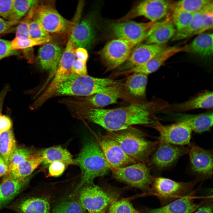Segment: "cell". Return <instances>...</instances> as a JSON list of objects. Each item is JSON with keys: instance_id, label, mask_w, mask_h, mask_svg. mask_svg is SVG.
<instances>
[{"instance_id": "cell-1", "label": "cell", "mask_w": 213, "mask_h": 213, "mask_svg": "<svg viewBox=\"0 0 213 213\" xmlns=\"http://www.w3.org/2000/svg\"><path fill=\"white\" fill-rule=\"evenodd\" d=\"M149 104L136 103L112 109L86 106L81 110L87 120L101 126L109 132L126 129L133 125L154 124Z\"/></svg>"}, {"instance_id": "cell-2", "label": "cell", "mask_w": 213, "mask_h": 213, "mask_svg": "<svg viewBox=\"0 0 213 213\" xmlns=\"http://www.w3.org/2000/svg\"><path fill=\"white\" fill-rule=\"evenodd\" d=\"M75 163L80 166L82 171L76 192L83 186L93 184L95 178L106 175L111 170L99 145L93 142L85 145Z\"/></svg>"}, {"instance_id": "cell-3", "label": "cell", "mask_w": 213, "mask_h": 213, "mask_svg": "<svg viewBox=\"0 0 213 213\" xmlns=\"http://www.w3.org/2000/svg\"><path fill=\"white\" fill-rule=\"evenodd\" d=\"M111 79L72 74L60 85L56 93L59 95L90 96L104 93L116 87Z\"/></svg>"}, {"instance_id": "cell-4", "label": "cell", "mask_w": 213, "mask_h": 213, "mask_svg": "<svg viewBox=\"0 0 213 213\" xmlns=\"http://www.w3.org/2000/svg\"><path fill=\"white\" fill-rule=\"evenodd\" d=\"M130 128L109 132L108 135L119 144L128 156L136 162L144 163L154 151L159 141L148 140L138 131Z\"/></svg>"}, {"instance_id": "cell-5", "label": "cell", "mask_w": 213, "mask_h": 213, "mask_svg": "<svg viewBox=\"0 0 213 213\" xmlns=\"http://www.w3.org/2000/svg\"><path fill=\"white\" fill-rule=\"evenodd\" d=\"M78 191V199L89 213H107L119 195L116 191L106 189L93 183L83 186Z\"/></svg>"}, {"instance_id": "cell-6", "label": "cell", "mask_w": 213, "mask_h": 213, "mask_svg": "<svg viewBox=\"0 0 213 213\" xmlns=\"http://www.w3.org/2000/svg\"><path fill=\"white\" fill-rule=\"evenodd\" d=\"M198 182L196 179L178 182L158 176L155 177L150 192L158 198L161 206H163L191 193Z\"/></svg>"}, {"instance_id": "cell-7", "label": "cell", "mask_w": 213, "mask_h": 213, "mask_svg": "<svg viewBox=\"0 0 213 213\" xmlns=\"http://www.w3.org/2000/svg\"><path fill=\"white\" fill-rule=\"evenodd\" d=\"M116 179L142 190L150 192L155 177L144 163L136 162L117 168L111 169Z\"/></svg>"}, {"instance_id": "cell-8", "label": "cell", "mask_w": 213, "mask_h": 213, "mask_svg": "<svg viewBox=\"0 0 213 213\" xmlns=\"http://www.w3.org/2000/svg\"><path fill=\"white\" fill-rule=\"evenodd\" d=\"M75 50L73 43L67 42L54 78L47 89L36 101L35 107L40 105L56 93L60 85L72 74V67L76 58Z\"/></svg>"}, {"instance_id": "cell-9", "label": "cell", "mask_w": 213, "mask_h": 213, "mask_svg": "<svg viewBox=\"0 0 213 213\" xmlns=\"http://www.w3.org/2000/svg\"><path fill=\"white\" fill-rule=\"evenodd\" d=\"M137 44L118 38L108 42L98 54L109 70L120 67L128 59Z\"/></svg>"}, {"instance_id": "cell-10", "label": "cell", "mask_w": 213, "mask_h": 213, "mask_svg": "<svg viewBox=\"0 0 213 213\" xmlns=\"http://www.w3.org/2000/svg\"><path fill=\"white\" fill-rule=\"evenodd\" d=\"M175 2L166 0H146L135 5L117 22H123L144 16L151 22H156L172 12Z\"/></svg>"}, {"instance_id": "cell-11", "label": "cell", "mask_w": 213, "mask_h": 213, "mask_svg": "<svg viewBox=\"0 0 213 213\" xmlns=\"http://www.w3.org/2000/svg\"><path fill=\"white\" fill-rule=\"evenodd\" d=\"M189 148L159 141L151 154L150 164L159 174L172 167L182 156L188 153Z\"/></svg>"}, {"instance_id": "cell-12", "label": "cell", "mask_w": 213, "mask_h": 213, "mask_svg": "<svg viewBox=\"0 0 213 213\" xmlns=\"http://www.w3.org/2000/svg\"><path fill=\"white\" fill-rule=\"evenodd\" d=\"M188 152L190 170L198 182L212 178L213 153L194 143L189 144Z\"/></svg>"}, {"instance_id": "cell-13", "label": "cell", "mask_w": 213, "mask_h": 213, "mask_svg": "<svg viewBox=\"0 0 213 213\" xmlns=\"http://www.w3.org/2000/svg\"><path fill=\"white\" fill-rule=\"evenodd\" d=\"M38 3L33 18L39 21L49 33H64L71 28L72 22L63 17L53 7Z\"/></svg>"}, {"instance_id": "cell-14", "label": "cell", "mask_w": 213, "mask_h": 213, "mask_svg": "<svg viewBox=\"0 0 213 213\" xmlns=\"http://www.w3.org/2000/svg\"><path fill=\"white\" fill-rule=\"evenodd\" d=\"M152 126L159 133V141L180 146L190 144L192 131L183 122L164 125L155 119Z\"/></svg>"}, {"instance_id": "cell-15", "label": "cell", "mask_w": 213, "mask_h": 213, "mask_svg": "<svg viewBox=\"0 0 213 213\" xmlns=\"http://www.w3.org/2000/svg\"><path fill=\"white\" fill-rule=\"evenodd\" d=\"M156 22L143 23L127 21L113 23L110 28L118 38L138 44L147 37Z\"/></svg>"}, {"instance_id": "cell-16", "label": "cell", "mask_w": 213, "mask_h": 213, "mask_svg": "<svg viewBox=\"0 0 213 213\" xmlns=\"http://www.w3.org/2000/svg\"><path fill=\"white\" fill-rule=\"evenodd\" d=\"M99 146L111 169L124 167L137 162L128 156L119 144L108 135L101 138Z\"/></svg>"}, {"instance_id": "cell-17", "label": "cell", "mask_w": 213, "mask_h": 213, "mask_svg": "<svg viewBox=\"0 0 213 213\" xmlns=\"http://www.w3.org/2000/svg\"><path fill=\"white\" fill-rule=\"evenodd\" d=\"M168 47L165 44H143L135 47L128 59L120 66L121 70H126L148 62Z\"/></svg>"}, {"instance_id": "cell-18", "label": "cell", "mask_w": 213, "mask_h": 213, "mask_svg": "<svg viewBox=\"0 0 213 213\" xmlns=\"http://www.w3.org/2000/svg\"><path fill=\"white\" fill-rule=\"evenodd\" d=\"M7 207L16 213H51L49 199L45 197L25 196Z\"/></svg>"}, {"instance_id": "cell-19", "label": "cell", "mask_w": 213, "mask_h": 213, "mask_svg": "<svg viewBox=\"0 0 213 213\" xmlns=\"http://www.w3.org/2000/svg\"><path fill=\"white\" fill-rule=\"evenodd\" d=\"M198 189L187 196L177 199L160 208L147 209L146 213H193L201 204L203 200L199 203L195 202L197 198Z\"/></svg>"}, {"instance_id": "cell-20", "label": "cell", "mask_w": 213, "mask_h": 213, "mask_svg": "<svg viewBox=\"0 0 213 213\" xmlns=\"http://www.w3.org/2000/svg\"><path fill=\"white\" fill-rule=\"evenodd\" d=\"M31 177L23 179L13 178L7 173L0 183V210L9 204L28 184Z\"/></svg>"}, {"instance_id": "cell-21", "label": "cell", "mask_w": 213, "mask_h": 213, "mask_svg": "<svg viewBox=\"0 0 213 213\" xmlns=\"http://www.w3.org/2000/svg\"><path fill=\"white\" fill-rule=\"evenodd\" d=\"M69 38L76 48L86 49L90 46L95 37L93 23L90 19L85 18L75 25H71Z\"/></svg>"}, {"instance_id": "cell-22", "label": "cell", "mask_w": 213, "mask_h": 213, "mask_svg": "<svg viewBox=\"0 0 213 213\" xmlns=\"http://www.w3.org/2000/svg\"><path fill=\"white\" fill-rule=\"evenodd\" d=\"M185 46L182 47H168L146 62L124 70L122 73H141L146 75L157 70L170 58L175 54L183 51Z\"/></svg>"}, {"instance_id": "cell-23", "label": "cell", "mask_w": 213, "mask_h": 213, "mask_svg": "<svg viewBox=\"0 0 213 213\" xmlns=\"http://www.w3.org/2000/svg\"><path fill=\"white\" fill-rule=\"evenodd\" d=\"M162 22H156L144 40L146 44L164 45L174 35L176 30L170 13Z\"/></svg>"}, {"instance_id": "cell-24", "label": "cell", "mask_w": 213, "mask_h": 213, "mask_svg": "<svg viewBox=\"0 0 213 213\" xmlns=\"http://www.w3.org/2000/svg\"><path fill=\"white\" fill-rule=\"evenodd\" d=\"M43 45L38 51L39 64L43 69L51 71L53 75L61 57L62 50L59 46L53 43H49Z\"/></svg>"}, {"instance_id": "cell-25", "label": "cell", "mask_w": 213, "mask_h": 213, "mask_svg": "<svg viewBox=\"0 0 213 213\" xmlns=\"http://www.w3.org/2000/svg\"><path fill=\"white\" fill-rule=\"evenodd\" d=\"M175 118L177 121L185 122L192 131L198 133L209 131L213 125L212 112L197 114H178Z\"/></svg>"}, {"instance_id": "cell-26", "label": "cell", "mask_w": 213, "mask_h": 213, "mask_svg": "<svg viewBox=\"0 0 213 213\" xmlns=\"http://www.w3.org/2000/svg\"><path fill=\"white\" fill-rule=\"evenodd\" d=\"M43 160L41 153L33 154L17 164L9 165L8 173L15 178L24 179L30 176Z\"/></svg>"}, {"instance_id": "cell-27", "label": "cell", "mask_w": 213, "mask_h": 213, "mask_svg": "<svg viewBox=\"0 0 213 213\" xmlns=\"http://www.w3.org/2000/svg\"><path fill=\"white\" fill-rule=\"evenodd\" d=\"M183 51L197 54L203 58L210 56L213 53V34H199L190 43L185 46Z\"/></svg>"}, {"instance_id": "cell-28", "label": "cell", "mask_w": 213, "mask_h": 213, "mask_svg": "<svg viewBox=\"0 0 213 213\" xmlns=\"http://www.w3.org/2000/svg\"><path fill=\"white\" fill-rule=\"evenodd\" d=\"M213 93L207 91L189 100L174 105L170 109L178 111H185L196 109H209L213 107Z\"/></svg>"}, {"instance_id": "cell-29", "label": "cell", "mask_w": 213, "mask_h": 213, "mask_svg": "<svg viewBox=\"0 0 213 213\" xmlns=\"http://www.w3.org/2000/svg\"><path fill=\"white\" fill-rule=\"evenodd\" d=\"M43 157L42 163L44 165L50 164L55 161L63 162L66 165L75 164V160L70 152L60 146L49 147L41 153Z\"/></svg>"}, {"instance_id": "cell-30", "label": "cell", "mask_w": 213, "mask_h": 213, "mask_svg": "<svg viewBox=\"0 0 213 213\" xmlns=\"http://www.w3.org/2000/svg\"><path fill=\"white\" fill-rule=\"evenodd\" d=\"M17 148L16 141L12 129L0 134V155L8 167Z\"/></svg>"}, {"instance_id": "cell-31", "label": "cell", "mask_w": 213, "mask_h": 213, "mask_svg": "<svg viewBox=\"0 0 213 213\" xmlns=\"http://www.w3.org/2000/svg\"><path fill=\"white\" fill-rule=\"evenodd\" d=\"M120 95V90L116 86L107 92L89 96L85 99L91 106L100 108L116 103Z\"/></svg>"}, {"instance_id": "cell-32", "label": "cell", "mask_w": 213, "mask_h": 213, "mask_svg": "<svg viewBox=\"0 0 213 213\" xmlns=\"http://www.w3.org/2000/svg\"><path fill=\"white\" fill-rule=\"evenodd\" d=\"M147 82V75L135 73L128 77L126 85L131 95L135 96L141 97L145 94Z\"/></svg>"}, {"instance_id": "cell-33", "label": "cell", "mask_w": 213, "mask_h": 213, "mask_svg": "<svg viewBox=\"0 0 213 213\" xmlns=\"http://www.w3.org/2000/svg\"><path fill=\"white\" fill-rule=\"evenodd\" d=\"M202 19L203 13L201 9L193 13L192 19L188 25L183 28L176 30L172 41L180 40L192 36L200 27Z\"/></svg>"}, {"instance_id": "cell-34", "label": "cell", "mask_w": 213, "mask_h": 213, "mask_svg": "<svg viewBox=\"0 0 213 213\" xmlns=\"http://www.w3.org/2000/svg\"><path fill=\"white\" fill-rule=\"evenodd\" d=\"M36 0H13L11 13L8 20L19 22L31 8L38 3Z\"/></svg>"}, {"instance_id": "cell-35", "label": "cell", "mask_w": 213, "mask_h": 213, "mask_svg": "<svg viewBox=\"0 0 213 213\" xmlns=\"http://www.w3.org/2000/svg\"><path fill=\"white\" fill-rule=\"evenodd\" d=\"M86 212L78 199L70 198L58 202L54 207L52 213H86Z\"/></svg>"}, {"instance_id": "cell-36", "label": "cell", "mask_w": 213, "mask_h": 213, "mask_svg": "<svg viewBox=\"0 0 213 213\" xmlns=\"http://www.w3.org/2000/svg\"><path fill=\"white\" fill-rule=\"evenodd\" d=\"M29 34L30 38L37 42L40 45L49 43L51 40L49 33L33 17L29 24Z\"/></svg>"}, {"instance_id": "cell-37", "label": "cell", "mask_w": 213, "mask_h": 213, "mask_svg": "<svg viewBox=\"0 0 213 213\" xmlns=\"http://www.w3.org/2000/svg\"><path fill=\"white\" fill-rule=\"evenodd\" d=\"M210 0H183L175 2L172 11H183L194 13L200 10Z\"/></svg>"}, {"instance_id": "cell-38", "label": "cell", "mask_w": 213, "mask_h": 213, "mask_svg": "<svg viewBox=\"0 0 213 213\" xmlns=\"http://www.w3.org/2000/svg\"><path fill=\"white\" fill-rule=\"evenodd\" d=\"M11 41V46L13 50H21L25 54L24 56L29 62L32 63L28 52L34 46L40 45L35 41L30 38H25L16 37Z\"/></svg>"}, {"instance_id": "cell-39", "label": "cell", "mask_w": 213, "mask_h": 213, "mask_svg": "<svg viewBox=\"0 0 213 213\" xmlns=\"http://www.w3.org/2000/svg\"><path fill=\"white\" fill-rule=\"evenodd\" d=\"M213 1L206 4L201 9L203 19L201 26L193 35H197L204 33L206 31L213 28Z\"/></svg>"}, {"instance_id": "cell-40", "label": "cell", "mask_w": 213, "mask_h": 213, "mask_svg": "<svg viewBox=\"0 0 213 213\" xmlns=\"http://www.w3.org/2000/svg\"><path fill=\"white\" fill-rule=\"evenodd\" d=\"M37 4L32 7L25 16L20 21L17 28L16 37L30 38L29 25L33 17L36 6Z\"/></svg>"}, {"instance_id": "cell-41", "label": "cell", "mask_w": 213, "mask_h": 213, "mask_svg": "<svg viewBox=\"0 0 213 213\" xmlns=\"http://www.w3.org/2000/svg\"><path fill=\"white\" fill-rule=\"evenodd\" d=\"M107 213H142L135 209L128 200H116L110 206Z\"/></svg>"}, {"instance_id": "cell-42", "label": "cell", "mask_w": 213, "mask_h": 213, "mask_svg": "<svg viewBox=\"0 0 213 213\" xmlns=\"http://www.w3.org/2000/svg\"><path fill=\"white\" fill-rule=\"evenodd\" d=\"M171 15L173 23L177 30H179L186 27L191 22L193 13L183 11H172Z\"/></svg>"}, {"instance_id": "cell-43", "label": "cell", "mask_w": 213, "mask_h": 213, "mask_svg": "<svg viewBox=\"0 0 213 213\" xmlns=\"http://www.w3.org/2000/svg\"><path fill=\"white\" fill-rule=\"evenodd\" d=\"M6 91H3L0 95V134L2 132L12 129V122L9 117L1 113L2 103Z\"/></svg>"}, {"instance_id": "cell-44", "label": "cell", "mask_w": 213, "mask_h": 213, "mask_svg": "<svg viewBox=\"0 0 213 213\" xmlns=\"http://www.w3.org/2000/svg\"><path fill=\"white\" fill-rule=\"evenodd\" d=\"M33 154L29 149L17 147L12 156L9 165L17 164Z\"/></svg>"}, {"instance_id": "cell-45", "label": "cell", "mask_w": 213, "mask_h": 213, "mask_svg": "<svg viewBox=\"0 0 213 213\" xmlns=\"http://www.w3.org/2000/svg\"><path fill=\"white\" fill-rule=\"evenodd\" d=\"M18 54V51L12 49L11 41L0 38V60L9 56Z\"/></svg>"}, {"instance_id": "cell-46", "label": "cell", "mask_w": 213, "mask_h": 213, "mask_svg": "<svg viewBox=\"0 0 213 213\" xmlns=\"http://www.w3.org/2000/svg\"><path fill=\"white\" fill-rule=\"evenodd\" d=\"M66 164L60 161H55L50 164L49 168V173L47 177H58L64 172Z\"/></svg>"}, {"instance_id": "cell-47", "label": "cell", "mask_w": 213, "mask_h": 213, "mask_svg": "<svg viewBox=\"0 0 213 213\" xmlns=\"http://www.w3.org/2000/svg\"><path fill=\"white\" fill-rule=\"evenodd\" d=\"M212 195L206 196L201 204L193 213H213Z\"/></svg>"}, {"instance_id": "cell-48", "label": "cell", "mask_w": 213, "mask_h": 213, "mask_svg": "<svg viewBox=\"0 0 213 213\" xmlns=\"http://www.w3.org/2000/svg\"><path fill=\"white\" fill-rule=\"evenodd\" d=\"M86 63V62L75 59L72 67V74L78 76L87 75Z\"/></svg>"}, {"instance_id": "cell-49", "label": "cell", "mask_w": 213, "mask_h": 213, "mask_svg": "<svg viewBox=\"0 0 213 213\" xmlns=\"http://www.w3.org/2000/svg\"><path fill=\"white\" fill-rule=\"evenodd\" d=\"M13 0H0V17L8 20L10 16Z\"/></svg>"}, {"instance_id": "cell-50", "label": "cell", "mask_w": 213, "mask_h": 213, "mask_svg": "<svg viewBox=\"0 0 213 213\" xmlns=\"http://www.w3.org/2000/svg\"><path fill=\"white\" fill-rule=\"evenodd\" d=\"M19 22L7 20L0 17V35L7 32Z\"/></svg>"}, {"instance_id": "cell-51", "label": "cell", "mask_w": 213, "mask_h": 213, "mask_svg": "<svg viewBox=\"0 0 213 213\" xmlns=\"http://www.w3.org/2000/svg\"><path fill=\"white\" fill-rule=\"evenodd\" d=\"M75 57L78 59L86 62L88 58V54L86 49L83 48H78L75 51Z\"/></svg>"}, {"instance_id": "cell-52", "label": "cell", "mask_w": 213, "mask_h": 213, "mask_svg": "<svg viewBox=\"0 0 213 213\" xmlns=\"http://www.w3.org/2000/svg\"><path fill=\"white\" fill-rule=\"evenodd\" d=\"M9 171V167L0 155V178L5 175Z\"/></svg>"}]
</instances>
